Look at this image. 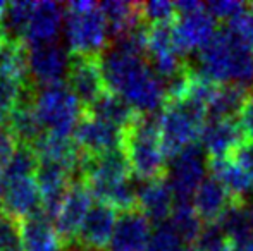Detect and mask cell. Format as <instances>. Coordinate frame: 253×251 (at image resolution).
<instances>
[{
	"label": "cell",
	"mask_w": 253,
	"mask_h": 251,
	"mask_svg": "<svg viewBox=\"0 0 253 251\" xmlns=\"http://www.w3.org/2000/svg\"><path fill=\"white\" fill-rule=\"evenodd\" d=\"M102 74L109 91L119 95L140 114L152 115L166 104V86L145 57L114 50L100 54Z\"/></svg>",
	"instance_id": "cell-1"
},
{
	"label": "cell",
	"mask_w": 253,
	"mask_h": 251,
	"mask_svg": "<svg viewBox=\"0 0 253 251\" xmlns=\"http://www.w3.org/2000/svg\"><path fill=\"white\" fill-rule=\"evenodd\" d=\"M200 72L215 84L248 88L253 83V50L220 30L200 52Z\"/></svg>",
	"instance_id": "cell-2"
},
{
	"label": "cell",
	"mask_w": 253,
	"mask_h": 251,
	"mask_svg": "<svg viewBox=\"0 0 253 251\" xmlns=\"http://www.w3.org/2000/svg\"><path fill=\"white\" fill-rule=\"evenodd\" d=\"M123 151L133 176L140 181H153L167 176V155L162 148L159 121L148 114L138 117L123 129Z\"/></svg>",
	"instance_id": "cell-3"
},
{
	"label": "cell",
	"mask_w": 253,
	"mask_h": 251,
	"mask_svg": "<svg viewBox=\"0 0 253 251\" xmlns=\"http://www.w3.org/2000/svg\"><path fill=\"white\" fill-rule=\"evenodd\" d=\"M157 121L167 158H176L186 148L198 144L207 112L186 102H166Z\"/></svg>",
	"instance_id": "cell-4"
},
{
	"label": "cell",
	"mask_w": 253,
	"mask_h": 251,
	"mask_svg": "<svg viewBox=\"0 0 253 251\" xmlns=\"http://www.w3.org/2000/svg\"><path fill=\"white\" fill-rule=\"evenodd\" d=\"M66 36L71 55H100L109 30L98 3L86 0L66 3Z\"/></svg>",
	"instance_id": "cell-5"
},
{
	"label": "cell",
	"mask_w": 253,
	"mask_h": 251,
	"mask_svg": "<svg viewBox=\"0 0 253 251\" xmlns=\"http://www.w3.org/2000/svg\"><path fill=\"white\" fill-rule=\"evenodd\" d=\"M35 110L45 131L60 136H73L83 115L80 102L66 84L38 88L35 97Z\"/></svg>",
	"instance_id": "cell-6"
},
{
	"label": "cell",
	"mask_w": 253,
	"mask_h": 251,
	"mask_svg": "<svg viewBox=\"0 0 253 251\" xmlns=\"http://www.w3.org/2000/svg\"><path fill=\"white\" fill-rule=\"evenodd\" d=\"M66 81L83 110L91 108L109 91L102 74L100 55H71Z\"/></svg>",
	"instance_id": "cell-7"
},
{
	"label": "cell",
	"mask_w": 253,
	"mask_h": 251,
	"mask_svg": "<svg viewBox=\"0 0 253 251\" xmlns=\"http://www.w3.org/2000/svg\"><path fill=\"white\" fill-rule=\"evenodd\" d=\"M205 151H202L200 144L186 148L176 158H172V167L169 171V181L176 201H191L197 189L205 181L207 160Z\"/></svg>",
	"instance_id": "cell-8"
},
{
	"label": "cell",
	"mask_w": 253,
	"mask_h": 251,
	"mask_svg": "<svg viewBox=\"0 0 253 251\" xmlns=\"http://www.w3.org/2000/svg\"><path fill=\"white\" fill-rule=\"evenodd\" d=\"M69 59L71 55H67V52L55 41L28 45V67L31 81L40 88L62 84L69 69Z\"/></svg>",
	"instance_id": "cell-9"
},
{
	"label": "cell",
	"mask_w": 253,
	"mask_h": 251,
	"mask_svg": "<svg viewBox=\"0 0 253 251\" xmlns=\"http://www.w3.org/2000/svg\"><path fill=\"white\" fill-rule=\"evenodd\" d=\"M183 57L174 43L172 28L169 24L147 28V61L160 79L177 76L188 66Z\"/></svg>",
	"instance_id": "cell-10"
},
{
	"label": "cell",
	"mask_w": 253,
	"mask_h": 251,
	"mask_svg": "<svg viewBox=\"0 0 253 251\" xmlns=\"http://www.w3.org/2000/svg\"><path fill=\"white\" fill-rule=\"evenodd\" d=\"M91 200H93V196H91L90 189L86 188V184L83 181H73L66 194V200L60 207L59 215L55 218V231L62 241L64 248L76 243L81 225H83L84 218L91 208Z\"/></svg>",
	"instance_id": "cell-11"
},
{
	"label": "cell",
	"mask_w": 253,
	"mask_h": 251,
	"mask_svg": "<svg viewBox=\"0 0 253 251\" xmlns=\"http://www.w3.org/2000/svg\"><path fill=\"white\" fill-rule=\"evenodd\" d=\"M73 140L76 141L78 148L86 155H102L105 151L117 150L123 144V131L110 122L103 121L102 117L83 112Z\"/></svg>",
	"instance_id": "cell-12"
},
{
	"label": "cell",
	"mask_w": 253,
	"mask_h": 251,
	"mask_svg": "<svg viewBox=\"0 0 253 251\" xmlns=\"http://www.w3.org/2000/svg\"><path fill=\"white\" fill-rule=\"evenodd\" d=\"M215 33V19L207 12V7L191 14H181L172 26L174 43L183 55L190 52H202Z\"/></svg>",
	"instance_id": "cell-13"
},
{
	"label": "cell",
	"mask_w": 253,
	"mask_h": 251,
	"mask_svg": "<svg viewBox=\"0 0 253 251\" xmlns=\"http://www.w3.org/2000/svg\"><path fill=\"white\" fill-rule=\"evenodd\" d=\"M117 224V210L97 201L91 205L74 245L83 251H107Z\"/></svg>",
	"instance_id": "cell-14"
},
{
	"label": "cell",
	"mask_w": 253,
	"mask_h": 251,
	"mask_svg": "<svg viewBox=\"0 0 253 251\" xmlns=\"http://www.w3.org/2000/svg\"><path fill=\"white\" fill-rule=\"evenodd\" d=\"M245 141L238 119H207L200 134V144L210 160L233 157Z\"/></svg>",
	"instance_id": "cell-15"
},
{
	"label": "cell",
	"mask_w": 253,
	"mask_h": 251,
	"mask_svg": "<svg viewBox=\"0 0 253 251\" xmlns=\"http://www.w3.org/2000/svg\"><path fill=\"white\" fill-rule=\"evenodd\" d=\"M35 179L42 196V212L53 222L66 200L67 191L73 184V176L62 165L40 162L35 172Z\"/></svg>",
	"instance_id": "cell-16"
},
{
	"label": "cell",
	"mask_w": 253,
	"mask_h": 251,
	"mask_svg": "<svg viewBox=\"0 0 253 251\" xmlns=\"http://www.w3.org/2000/svg\"><path fill=\"white\" fill-rule=\"evenodd\" d=\"M42 212V196L35 176L3 182V200L0 214L21 222Z\"/></svg>",
	"instance_id": "cell-17"
},
{
	"label": "cell",
	"mask_w": 253,
	"mask_h": 251,
	"mask_svg": "<svg viewBox=\"0 0 253 251\" xmlns=\"http://www.w3.org/2000/svg\"><path fill=\"white\" fill-rule=\"evenodd\" d=\"M152 222L140 210L121 214L114 229L110 251H147L152 238Z\"/></svg>",
	"instance_id": "cell-18"
},
{
	"label": "cell",
	"mask_w": 253,
	"mask_h": 251,
	"mask_svg": "<svg viewBox=\"0 0 253 251\" xmlns=\"http://www.w3.org/2000/svg\"><path fill=\"white\" fill-rule=\"evenodd\" d=\"M174 205L176 198L167 181V176L153 181H145L138 188V210L157 225L169 222Z\"/></svg>",
	"instance_id": "cell-19"
},
{
	"label": "cell",
	"mask_w": 253,
	"mask_h": 251,
	"mask_svg": "<svg viewBox=\"0 0 253 251\" xmlns=\"http://www.w3.org/2000/svg\"><path fill=\"white\" fill-rule=\"evenodd\" d=\"M19 234L23 251H64L62 241L52 220L43 212L21 220Z\"/></svg>",
	"instance_id": "cell-20"
},
{
	"label": "cell",
	"mask_w": 253,
	"mask_h": 251,
	"mask_svg": "<svg viewBox=\"0 0 253 251\" xmlns=\"http://www.w3.org/2000/svg\"><path fill=\"white\" fill-rule=\"evenodd\" d=\"M62 7L55 2H35L30 23L23 41L26 45H38L53 41L62 24Z\"/></svg>",
	"instance_id": "cell-21"
},
{
	"label": "cell",
	"mask_w": 253,
	"mask_h": 251,
	"mask_svg": "<svg viewBox=\"0 0 253 251\" xmlns=\"http://www.w3.org/2000/svg\"><path fill=\"white\" fill-rule=\"evenodd\" d=\"M209 169L212 178L224 186L234 201L247 203L248 194L253 191V179L233 157L213 158L209 162Z\"/></svg>",
	"instance_id": "cell-22"
},
{
	"label": "cell",
	"mask_w": 253,
	"mask_h": 251,
	"mask_svg": "<svg viewBox=\"0 0 253 251\" xmlns=\"http://www.w3.org/2000/svg\"><path fill=\"white\" fill-rule=\"evenodd\" d=\"M191 203H193V208L198 214V217L207 225L219 220L224 212L234 203V200L224 189L222 184H219L215 179L210 178L202 182V186L197 189Z\"/></svg>",
	"instance_id": "cell-23"
},
{
	"label": "cell",
	"mask_w": 253,
	"mask_h": 251,
	"mask_svg": "<svg viewBox=\"0 0 253 251\" xmlns=\"http://www.w3.org/2000/svg\"><path fill=\"white\" fill-rule=\"evenodd\" d=\"M248 95V88L236 84H217L207 105V119H238Z\"/></svg>",
	"instance_id": "cell-24"
},
{
	"label": "cell",
	"mask_w": 253,
	"mask_h": 251,
	"mask_svg": "<svg viewBox=\"0 0 253 251\" xmlns=\"http://www.w3.org/2000/svg\"><path fill=\"white\" fill-rule=\"evenodd\" d=\"M107 30L114 38H121L134 26L141 24L140 2H121V0H107L98 3Z\"/></svg>",
	"instance_id": "cell-25"
},
{
	"label": "cell",
	"mask_w": 253,
	"mask_h": 251,
	"mask_svg": "<svg viewBox=\"0 0 253 251\" xmlns=\"http://www.w3.org/2000/svg\"><path fill=\"white\" fill-rule=\"evenodd\" d=\"M83 112H90V114L97 115V117H102L103 121L119 127L121 131L126 129L140 114L124 98H121L119 95L112 93V91H107L93 107Z\"/></svg>",
	"instance_id": "cell-26"
},
{
	"label": "cell",
	"mask_w": 253,
	"mask_h": 251,
	"mask_svg": "<svg viewBox=\"0 0 253 251\" xmlns=\"http://www.w3.org/2000/svg\"><path fill=\"white\" fill-rule=\"evenodd\" d=\"M169 224L179 234L184 245H197L203 232V227H205L202 218L195 212L191 201H176Z\"/></svg>",
	"instance_id": "cell-27"
},
{
	"label": "cell",
	"mask_w": 253,
	"mask_h": 251,
	"mask_svg": "<svg viewBox=\"0 0 253 251\" xmlns=\"http://www.w3.org/2000/svg\"><path fill=\"white\" fill-rule=\"evenodd\" d=\"M213 224L219 227L224 238L229 239V241H247L253 236L248 208L245 207V203H240V201H234L224 212L222 217Z\"/></svg>",
	"instance_id": "cell-28"
},
{
	"label": "cell",
	"mask_w": 253,
	"mask_h": 251,
	"mask_svg": "<svg viewBox=\"0 0 253 251\" xmlns=\"http://www.w3.org/2000/svg\"><path fill=\"white\" fill-rule=\"evenodd\" d=\"M38 165H40V158H38L37 151L33 150V146L30 144H17V150L14 153V157L10 158L9 165L3 171L2 179L5 181H12V179H21V178H30L35 176Z\"/></svg>",
	"instance_id": "cell-29"
},
{
	"label": "cell",
	"mask_w": 253,
	"mask_h": 251,
	"mask_svg": "<svg viewBox=\"0 0 253 251\" xmlns=\"http://www.w3.org/2000/svg\"><path fill=\"white\" fill-rule=\"evenodd\" d=\"M35 2H10L7 3L5 14H3L2 26L7 36L12 40L23 41L26 33L28 23H30L31 12H33Z\"/></svg>",
	"instance_id": "cell-30"
},
{
	"label": "cell",
	"mask_w": 253,
	"mask_h": 251,
	"mask_svg": "<svg viewBox=\"0 0 253 251\" xmlns=\"http://www.w3.org/2000/svg\"><path fill=\"white\" fill-rule=\"evenodd\" d=\"M140 17L141 23L147 26H164L174 24L177 19L176 2L167 0H153V2H140Z\"/></svg>",
	"instance_id": "cell-31"
},
{
	"label": "cell",
	"mask_w": 253,
	"mask_h": 251,
	"mask_svg": "<svg viewBox=\"0 0 253 251\" xmlns=\"http://www.w3.org/2000/svg\"><path fill=\"white\" fill-rule=\"evenodd\" d=\"M184 248L183 239L179 238L169 222L159 224L152 232L147 251H181Z\"/></svg>",
	"instance_id": "cell-32"
},
{
	"label": "cell",
	"mask_w": 253,
	"mask_h": 251,
	"mask_svg": "<svg viewBox=\"0 0 253 251\" xmlns=\"http://www.w3.org/2000/svg\"><path fill=\"white\" fill-rule=\"evenodd\" d=\"M227 31L236 38L238 41L245 45V47L253 50V10L248 5V9L238 17H234L231 23H227Z\"/></svg>",
	"instance_id": "cell-33"
},
{
	"label": "cell",
	"mask_w": 253,
	"mask_h": 251,
	"mask_svg": "<svg viewBox=\"0 0 253 251\" xmlns=\"http://www.w3.org/2000/svg\"><path fill=\"white\" fill-rule=\"evenodd\" d=\"M250 3L238 2V0H215V2L205 3L207 12L213 17L215 21H226L231 23L234 17H238L240 14H243L248 9Z\"/></svg>",
	"instance_id": "cell-34"
},
{
	"label": "cell",
	"mask_w": 253,
	"mask_h": 251,
	"mask_svg": "<svg viewBox=\"0 0 253 251\" xmlns=\"http://www.w3.org/2000/svg\"><path fill=\"white\" fill-rule=\"evenodd\" d=\"M17 140L14 136V133L9 129L7 124H0V176L3 174V171L9 165L10 158L14 157L17 150Z\"/></svg>",
	"instance_id": "cell-35"
},
{
	"label": "cell",
	"mask_w": 253,
	"mask_h": 251,
	"mask_svg": "<svg viewBox=\"0 0 253 251\" xmlns=\"http://www.w3.org/2000/svg\"><path fill=\"white\" fill-rule=\"evenodd\" d=\"M238 122H240L247 140H253V91H250L240 115H238Z\"/></svg>",
	"instance_id": "cell-36"
},
{
	"label": "cell",
	"mask_w": 253,
	"mask_h": 251,
	"mask_svg": "<svg viewBox=\"0 0 253 251\" xmlns=\"http://www.w3.org/2000/svg\"><path fill=\"white\" fill-rule=\"evenodd\" d=\"M233 158L248 172V176L253 179V140H247L238 151L233 155Z\"/></svg>",
	"instance_id": "cell-37"
},
{
	"label": "cell",
	"mask_w": 253,
	"mask_h": 251,
	"mask_svg": "<svg viewBox=\"0 0 253 251\" xmlns=\"http://www.w3.org/2000/svg\"><path fill=\"white\" fill-rule=\"evenodd\" d=\"M5 9H7V2H2V0H0V23H2V19H3Z\"/></svg>",
	"instance_id": "cell-38"
},
{
	"label": "cell",
	"mask_w": 253,
	"mask_h": 251,
	"mask_svg": "<svg viewBox=\"0 0 253 251\" xmlns=\"http://www.w3.org/2000/svg\"><path fill=\"white\" fill-rule=\"evenodd\" d=\"M181 251H202V250L198 248L197 245H186V246H184V248L181 250Z\"/></svg>",
	"instance_id": "cell-39"
},
{
	"label": "cell",
	"mask_w": 253,
	"mask_h": 251,
	"mask_svg": "<svg viewBox=\"0 0 253 251\" xmlns=\"http://www.w3.org/2000/svg\"><path fill=\"white\" fill-rule=\"evenodd\" d=\"M2 200H3V179L0 176V207H2Z\"/></svg>",
	"instance_id": "cell-40"
},
{
	"label": "cell",
	"mask_w": 253,
	"mask_h": 251,
	"mask_svg": "<svg viewBox=\"0 0 253 251\" xmlns=\"http://www.w3.org/2000/svg\"><path fill=\"white\" fill-rule=\"evenodd\" d=\"M248 214H250V222H252V229H253V200L250 203V208H248Z\"/></svg>",
	"instance_id": "cell-41"
},
{
	"label": "cell",
	"mask_w": 253,
	"mask_h": 251,
	"mask_svg": "<svg viewBox=\"0 0 253 251\" xmlns=\"http://www.w3.org/2000/svg\"><path fill=\"white\" fill-rule=\"evenodd\" d=\"M0 251H2V241H0Z\"/></svg>",
	"instance_id": "cell-42"
},
{
	"label": "cell",
	"mask_w": 253,
	"mask_h": 251,
	"mask_svg": "<svg viewBox=\"0 0 253 251\" xmlns=\"http://www.w3.org/2000/svg\"><path fill=\"white\" fill-rule=\"evenodd\" d=\"M250 7H252V10H253V3H250Z\"/></svg>",
	"instance_id": "cell-43"
}]
</instances>
